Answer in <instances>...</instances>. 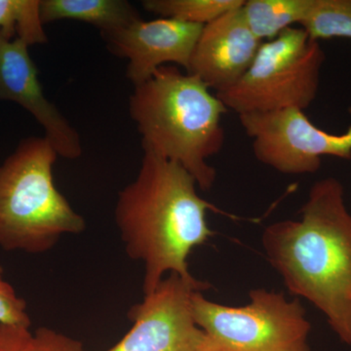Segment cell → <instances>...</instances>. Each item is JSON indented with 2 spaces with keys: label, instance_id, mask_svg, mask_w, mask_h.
I'll return each mask as SVG.
<instances>
[{
  "label": "cell",
  "instance_id": "2",
  "mask_svg": "<svg viewBox=\"0 0 351 351\" xmlns=\"http://www.w3.org/2000/svg\"><path fill=\"white\" fill-rule=\"evenodd\" d=\"M301 214L267 226L263 249L288 290L322 311L351 348V215L341 182H314Z\"/></svg>",
  "mask_w": 351,
  "mask_h": 351
},
{
  "label": "cell",
  "instance_id": "12",
  "mask_svg": "<svg viewBox=\"0 0 351 351\" xmlns=\"http://www.w3.org/2000/svg\"><path fill=\"white\" fill-rule=\"evenodd\" d=\"M43 25L73 20L93 25L101 32L112 31L140 19L137 9L126 0H40Z\"/></svg>",
  "mask_w": 351,
  "mask_h": 351
},
{
  "label": "cell",
  "instance_id": "5",
  "mask_svg": "<svg viewBox=\"0 0 351 351\" xmlns=\"http://www.w3.org/2000/svg\"><path fill=\"white\" fill-rule=\"evenodd\" d=\"M325 61L319 41L302 27H289L260 46L239 82L216 96L239 115L285 108L304 110L315 100Z\"/></svg>",
  "mask_w": 351,
  "mask_h": 351
},
{
  "label": "cell",
  "instance_id": "1",
  "mask_svg": "<svg viewBox=\"0 0 351 351\" xmlns=\"http://www.w3.org/2000/svg\"><path fill=\"white\" fill-rule=\"evenodd\" d=\"M196 186L180 164L144 149L137 178L119 193L115 223L127 255L144 263L145 295L166 274L195 279L189 269V254L214 234L207 212H221L200 197Z\"/></svg>",
  "mask_w": 351,
  "mask_h": 351
},
{
  "label": "cell",
  "instance_id": "9",
  "mask_svg": "<svg viewBox=\"0 0 351 351\" xmlns=\"http://www.w3.org/2000/svg\"><path fill=\"white\" fill-rule=\"evenodd\" d=\"M203 27L167 18H140L101 34L110 52L129 60L126 76L138 87L151 80L164 64H180L189 71Z\"/></svg>",
  "mask_w": 351,
  "mask_h": 351
},
{
  "label": "cell",
  "instance_id": "18",
  "mask_svg": "<svg viewBox=\"0 0 351 351\" xmlns=\"http://www.w3.org/2000/svg\"><path fill=\"white\" fill-rule=\"evenodd\" d=\"M31 351H83V346L78 339L41 327L34 332Z\"/></svg>",
  "mask_w": 351,
  "mask_h": 351
},
{
  "label": "cell",
  "instance_id": "19",
  "mask_svg": "<svg viewBox=\"0 0 351 351\" xmlns=\"http://www.w3.org/2000/svg\"><path fill=\"white\" fill-rule=\"evenodd\" d=\"M32 338L29 327L0 324V351H31Z\"/></svg>",
  "mask_w": 351,
  "mask_h": 351
},
{
  "label": "cell",
  "instance_id": "15",
  "mask_svg": "<svg viewBox=\"0 0 351 351\" xmlns=\"http://www.w3.org/2000/svg\"><path fill=\"white\" fill-rule=\"evenodd\" d=\"M243 3L244 0H145L142 5L162 18L205 25Z\"/></svg>",
  "mask_w": 351,
  "mask_h": 351
},
{
  "label": "cell",
  "instance_id": "13",
  "mask_svg": "<svg viewBox=\"0 0 351 351\" xmlns=\"http://www.w3.org/2000/svg\"><path fill=\"white\" fill-rule=\"evenodd\" d=\"M313 0H244L241 12L254 36L272 40L281 32L301 25L311 10Z\"/></svg>",
  "mask_w": 351,
  "mask_h": 351
},
{
  "label": "cell",
  "instance_id": "8",
  "mask_svg": "<svg viewBox=\"0 0 351 351\" xmlns=\"http://www.w3.org/2000/svg\"><path fill=\"white\" fill-rule=\"evenodd\" d=\"M209 287L196 278L169 274L144 301L131 307L133 326L107 351H202L204 332L193 319L191 299L195 291Z\"/></svg>",
  "mask_w": 351,
  "mask_h": 351
},
{
  "label": "cell",
  "instance_id": "17",
  "mask_svg": "<svg viewBox=\"0 0 351 351\" xmlns=\"http://www.w3.org/2000/svg\"><path fill=\"white\" fill-rule=\"evenodd\" d=\"M3 274L4 269L0 263V324L31 328L27 302L18 295L13 286L7 282Z\"/></svg>",
  "mask_w": 351,
  "mask_h": 351
},
{
  "label": "cell",
  "instance_id": "14",
  "mask_svg": "<svg viewBox=\"0 0 351 351\" xmlns=\"http://www.w3.org/2000/svg\"><path fill=\"white\" fill-rule=\"evenodd\" d=\"M0 34L27 45L48 43L40 16V0H0Z\"/></svg>",
  "mask_w": 351,
  "mask_h": 351
},
{
  "label": "cell",
  "instance_id": "6",
  "mask_svg": "<svg viewBox=\"0 0 351 351\" xmlns=\"http://www.w3.org/2000/svg\"><path fill=\"white\" fill-rule=\"evenodd\" d=\"M250 302L228 306L191 295L193 319L204 332L202 351H311V324L299 300L283 293L252 290Z\"/></svg>",
  "mask_w": 351,
  "mask_h": 351
},
{
  "label": "cell",
  "instance_id": "16",
  "mask_svg": "<svg viewBox=\"0 0 351 351\" xmlns=\"http://www.w3.org/2000/svg\"><path fill=\"white\" fill-rule=\"evenodd\" d=\"M300 25L313 40L351 39V0H313Z\"/></svg>",
  "mask_w": 351,
  "mask_h": 351
},
{
  "label": "cell",
  "instance_id": "10",
  "mask_svg": "<svg viewBox=\"0 0 351 351\" xmlns=\"http://www.w3.org/2000/svg\"><path fill=\"white\" fill-rule=\"evenodd\" d=\"M0 101H11L31 113L43 127L58 156L78 158L82 154L80 135L47 100L38 80V71L20 39L8 40L0 34Z\"/></svg>",
  "mask_w": 351,
  "mask_h": 351
},
{
  "label": "cell",
  "instance_id": "7",
  "mask_svg": "<svg viewBox=\"0 0 351 351\" xmlns=\"http://www.w3.org/2000/svg\"><path fill=\"white\" fill-rule=\"evenodd\" d=\"M239 120L256 158L283 174L315 173L322 156L351 159V126L341 135L328 133L300 108L245 113Z\"/></svg>",
  "mask_w": 351,
  "mask_h": 351
},
{
  "label": "cell",
  "instance_id": "4",
  "mask_svg": "<svg viewBox=\"0 0 351 351\" xmlns=\"http://www.w3.org/2000/svg\"><path fill=\"white\" fill-rule=\"evenodd\" d=\"M57 152L48 138L29 137L0 165V247L43 254L66 234H80L85 219L55 186Z\"/></svg>",
  "mask_w": 351,
  "mask_h": 351
},
{
  "label": "cell",
  "instance_id": "3",
  "mask_svg": "<svg viewBox=\"0 0 351 351\" xmlns=\"http://www.w3.org/2000/svg\"><path fill=\"white\" fill-rule=\"evenodd\" d=\"M129 110L143 136V149L180 164L209 191L217 172L208 159L225 145L223 115L228 108L198 76L163 66L135 87Z\"/></svg>",
  "mask_w": 351,
  "mask_h": 351
},
{
  "label": "cell",
  "instance_id": "11",
  "mask_svg": "<svg viewBox=\"0 0 351 351\" xmlns=\"http://www.w3.org/2000/svg\"><path fill=\"white\" fill-rule=\"evenodd\" d=\"M262 43L245 22L241 7L233 9L203 27L188 73L216 93L225 91L246 73Z\"/></svg>",
  "mask_w": 351,
  "mask_h": 351
}]
</instances>
